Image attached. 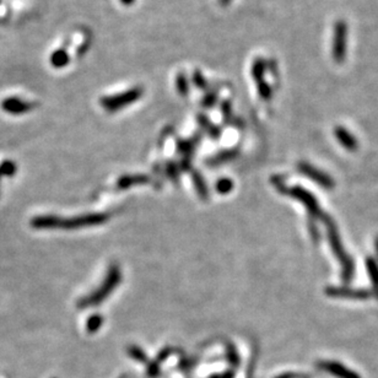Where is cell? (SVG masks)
<instances>
[{
    "label": "cell",
    "mask_w": 378,
    "mask_h": 378,
    "mask_svg": "<svg viewBox=\"0 0 378 378\" xmlns=\"http://www.w3.org/2000/svg\"><path fill=\"white\" fill-rule=\"evenodd\" d=\"M323 221H324L325 226H327L328 240H329V245L330 247H332L333 253L335 254L338 261H339L340 264H341L342 281H344L345 284H349L354 276L355 264H354L353 258L345 252L344 247H342L341 240H340V236L339 233H338V230L337 227H335L334 223L332 221V219L325 215V216L323 217Z\"/></svg>",
    "instance_id": "cell-1"
},
{
    "label": "cell",
    "mask_w": 378,
    "mask_h": 378,
    "mask_svg": "<svg viewBox=\"0 0 378 378\" xmlns=\"http://www.w3.org/2000/svg\"><path fill=\"white\" fill-rule=\"evenodd\" d=\"M122 280V273H120V269L117 264H112V265L108 268V273L106 275L105 280H103L102 285L97 287L96 291H94L92 294H90L89 296H86L85 299H82L81 301L77 303V306L80 308H86L90 306H96V304H100L101 302L105 301L113 291L117 287L118 284Z\"/></svg>",
    "instance_id": "cell-2"
},
{
    "label": "cell",
    "mask_w": 378,
    "mask_h": 378,
    "mask_svg": "<svg viewBox=\"0 0 378 378\" xmlns=\"http://www.w3.org/2000/svg\"><path fill=\"white\" fill-rule=\"evenodd\" d=\"M273 183L275 184L278 190H280L281 193H285V194H289L290 197L295 198L299 202H301L304 207L308 210L309 215L312 217H324L325 215L323 214L322 210H321L320 204H318L317 199L313 197L309 192H307L306 189H303L302 187H291V188H286L281 182L273 181Z\"/></svg>",
    "instance_id": "cell-3"
},
{
    "label": "cell",
    "mask_w": 378,
    "mask_h": 378,
    "mask_svg": "<svg viewBox=\"0 0 378 378\" xmlns=\"http://www.w3.org/2000/svg\"><path fill=\"white\" fill-rule=\"evenodd\" d=\"M141 96H143V90L140 87H134V89L128 90V91L123 92V94L103 97L101 100V105L106 110L110 111V112H114V111L119 110V108H124L125 106L132 105L136 100H139Z\"/></svg>",
    "instance_id": "cell-4"
},
{
    "label": "cell",
    "mask_w": 378,
    "mask_h": 378,
    "mask_svg": "<svg viewBox=\"0 0 378 378\" xmlns=\"http://www.w3.org/2000/svg\"><path fill=\"white\" fill-rule=\"evenodd\" d=\"M107 220V214H85L75 217H70V219H63V217H61L59 228L76 230V228L101 225V224H105Z\"/></svg>",
    "instance_id": "cell-5"
},
{
    "label": "cell",
    "mask_w": 378,
    "mask_h": 378,
    "mask_svg": "<svg viewBox=\"0 0 378 378\" xmlns=\"http://www.w3.org/2000/svg\"><path fill=\"white\" fill-rule=\"evenodd\" d=\"M346 42H348V26L344 21H338L334 28V39H333V57L338 63H341L345 59Z\"/></svg>",
    "instance_id": "cell-6"
},
{
    "label": "cell",
    "mask_w": 378,
    "mask_h": 378,
    "mask_svg": "<svg viewBox=\"0 0 378 378\" xmlns=\"http://www.w3.org/2000/svg\"><path fill=\"white\" fill-rule=\"evenodd\" d=\"M299 170L302 174H304L306 177L311 178L312 181L316 182L317 184H320L323 188L330 189L334 187V181L330 176H328L327 173L322 172L321 170L316 169V167L311 166L309 164L306 162H300L299 164Z\"/></svg>",
    "instance_id": "cell-7"
},
{
    "label": "cell",
    "mask_w": 378,
    "mask_h": 378,
    "mask_svg": "<svg viewBox=\"0 0 378 378\" xmlns=\"http://www.w3.org/2000/svg\"><path fill=\"white\" fill-rule=\"evenodd\" d=\"M0 107H1L3 111H5L6 113H9V114L19 115L30 112L34 108V103L22 100L20 97H8L4 101H1Z\"/></svg>",
    "instance_id": "cell-8"
},
{
    "label": "cell",
    "mask_w": 378,
    "mask_h": 378,
    "mask_svg": "<svg viewBox=\"0 0 378 378\" xmlns=\"http://www.w3.org/2000/svg\"><path fill=\"white\" fill-rule=\"evenodd\" d=\"M325 294L332 297H346L353 300H368L371 292L366 289H350V287L330 286L325 290Z\"/></svg>",
    "instance_id": "cell-9"
},
{
    "label": "cell",
    "mask_w": 378,
    "mask_h": 378,
    "mask_svg": "<svg viewBox=\"0 0 378 378\" xmlns=\"http://www.w3.org/2000/svg\"><path fill=\"white\" fill-rule=\"evenodd\" d=\"M61 217L56 215H39L31 220V226L38 230H51V228H59Z\"/></svg>",
    "instance_id": "cell-10"
},
{
    "label": "cell",
    "mask_w": 378,
    "mask_h": 378,
    "mask_svg": "<svg viewBox=\"0 0 378 378\" xmlns=\"http://www.w3.org/2000/svg\"><path fill=\"white\" fill-rule=\"evenodd\" d=\"M334 135L345 149L354 151L358 148V141H356V139L354 138L346 129L342 128V127H338V128L334 129Z\"/></svg>",
    "instance_id": "cell-11"
},
{
    "label": "cell",
    "mask_w": 378,
    "mask_h": 378,
    "mask_svg": "<svg viewBox=\"0 0 378 378\" xmlns=\"http://www.w3.org/2000/svg\"><path fill=\"white\" fill-rule=\"evenodd\" d=\"M366 269H367V273L370 275L371 284H372L373 292L377 296L378 299V263L376 262L375 258L372 257H368L365 262Z\"/></svg>",
    "instance_id": "cell-12"
},
{
    "label": "cell",
    "mask_w": 378,
    "mask_h": 378,
    "mask_svg": "<svg viewBox=\"0 0 378 378\" xmlns=\"http://www.w3.org/2000/svg\"><path fill=\"white\" fill-rule=\"evenodd\" d=\"M149 178L144 174H134V176H124L118 181V188H128V187L134 186V184H144L148 183Z\"/></svg>",
    "instance_id": "cell-13"
},
{
    "label": "cell",
    "mask_w": 378,
    "mask_h": 378,
    "mask_svg": "<svg viewBox=\"0 0 378 378\" xmlns=\"http://www.w3.org/2000/svg\"><path fill=\"white\" fill-rule=\"evenodd\" d=\"M51 64L54 68H64L69 64V56L64 49H57L51 56Z\"/></svg>",
    "instance_id": "cell-14"
},
{
    "label": "cell",
    "mask_w": 378,
    "mask_h": 378,
    "mask_svg": "<svg viewBox=\"0 0 378 378\" xmlns=\"http://www.w3.org/2000/svg\"><path fill=\"white\" fill-rule=\"evenodd\" d=\"M193 183H194L198 194H199L203 199L207 200L209 192H208L207 184H205L204 179H203V177L200 176V173H198V172H193Z\"/></svg>",
    "instance_id": "cell-15"
},
{
    "label": "cell",
    "mask_w": 378,
    "mask_h": 378,
    "mask_svg": "<svg viewBox=\"0 0 378 378\" xmlns=\"http://www.w3.org/2000/svg\"><path fill=\"white\" fill-rule=\"evenodd\" d=\"M103 323V317L100 314H94L87 320L86 330L87 333H96L101 328Z\"/></svg>",
    "instance_id": "cell-16"
},
{
    "label": "cell",
    "mask_w": 378,
    "mask_h": 378,
    "mask_svg": "<svg viewBox=\"0 0 378 378\" xmlns=\"http://www.w3.org/2000/svg\"><path fill=\"white\" fill-rule=\"evenodd\" d=\"M264 68H265V65H264V61L262 60V59H258V60L254 61L253 67H252V76L254 77L257 84H259V82L262 81V79H263Z\"/></svg>",
    "instance_id": "cell-17"
},
{
    "label": "cell",
    "mask_w": 378,
    "mask_h": 378,
    "mask_svg": "<svg viewBox=\"0 0 378 378\" xmlns=\"http://www.w3.org/2000/svg\"><path fill=\"white\" fill-rule=\"evenodd\" d=\"M215 188H216L217 193H220V194H227V193L232 190L233 182L230 178H221L220 181H217Z\"/></svg>",
    "instance_id": "cell-18"
},
{
    "label": "cell",
    "mask_w": 378,
    "mask_h": 378,
    "mask_svg": "<svg viewBox=\"0 0 378 378\" xmlns=\"http://www.w3.org/2000/svg\"><path fill=\"white\" fill-rule=\"evenodd\" d=\"M16 164L13 161H4L3 164L0 165V177H10L14 176L16 173Z\"/></svg>",
    "instance_id": "cell-19"
},
{
    "label": "cell",
    "mask_w": 378,
    "mask_h": 378,
    "mask_svg": "<svg viewBox=\"0 0 378 378\" xmlns=\"http://www.w3.org/2000/svg\"><path fill=\"white\" fill-rule=\"evenodd\" d=\"M128 354L134 359V360L139 361V362H146L148 361V358H146V354L141 350L139 346H129L128 348Z\"/></svg>",
    "instance_id": "cell-20"
},
{
    "label": "cell",
    "mask_w": 378,
    "mask_h": 378,
    "mask_svg": "<svg viewBox=\"0 0 378 378\" xmlns=\"http://www.w3.org/2000/svg\"><path fill=\"white\" fill-rule=\"evenodd\" d=\"M177 90H178V92L181 94H183V96H186L187 94H188V82H187V79L184 75H178L177 76Z\"/></svg>",
    "instance_id": "cell-21"
},
{
    "label": "cell",
    "mask_w": 378,
    "mask_h": 378,
    "mask_svg": "<svg viewBox=\"0 0 378 378\" xmlns=\"http://www.w3.org/2000/svg\"><path fill=\"white\" fill-rule=\"evenodd\" d=\"M258 87H259V94H261L262 98H264V100H269V98L271 97V90L268 84L261 81L258 84Z\"/></svg>",
    "instance_id": "cell-22"
},
{
    "label": "cell",
    "mask_w": 378,
    "mask_h": 378,
    "mask_svg": "<svg viewBox=\"0 0 378 378\" xmlns=\"http://www.w3.org/2000/svg\"><path fill=\"white\" fill-rule=\"evenodd\" d=\"M235 156H236V151H226V152L221 153V155H217L214 159V162H212V164H219V162L227 161V160L232 159V157H235Z\"/></svg>",
    "instance_id": "cell-23"
},
{
    "label": "cell",
    "mask_w": 378,
    "mask_h": 378,
    "mask_svg": "<svg viewBox=\"0 0 378 378\" xmlns=\"http://www.w3.org/2000/svg\"><path fill=\"white\" fill-rule=\"evenodd\" d=\"M199 119L202 120V122H200V124H202L203 127H204V128H207L208 131H209V133L211 134V136H214V138H216V136H219V135H220V132L217 131L216 128H215L214 125L210 124V123L208 122V120H205L203 117H199Z\"/></svg>",
    "instance_id": "cell-24"
},
{
    "label": "cell",
    "mask_w": 378,
    "mask_h": 378,
    "mask_svg": "<svg viewBox=\"0 0 378 378\" xmlns=\"http://www.w3.org/2000/svg\"><path fill=\"white\" fill-rule=\"evenodd\" d=\"M227 356H228L227 359L230 360V362L232 363V365H237V363H240V359H238L237 353H236L235 348H233L232 345L227 346Z\"/></svg>",
    "instance_id": "cell-25"
},
{
    "label": "cell",
    "mask_w": 378,
    "mask_h": 378,
    "mask_svg": "<svg viewBox=\"0 0 378 378\" xmlns=\"http://www.w3.org/2000/svg\"><path fill=\"white\" fill-rule=\"evenodd\" d=\"M167 173H169V176H171L172 178L176 179L177 178V174H178V171H177V166L174 164H170L169 166H167Z\"/></svg>",
    "instance_id": "cell-26"
},
{
    "label": "cell",
    "mask_w": 378,
    "mask_h": 378,
    "mask_svg": "<svg viewBox=\"0 0 378 378\" xmlns=\"http://www.w3.org/2000/svg\"><path fill=\"white\" fill-rule=\"evenodd\" d=\"M179 149H181L183 152H189V151L193 150V143L192 141H186V143L179 144Z\"/></svg>",
    "instance_id": "cell-27"
},
{
    "label": "cell",
    "mask_w": 378,
    "mask_h": 378,
    "mask_svg": "<svg viewBox=\"0 0 378 378\" xmlns=\"http://www.w3.org/2000/svg\"><path fill=\"white\" fill-rule=\"evenodd\" d=\"M194 81H195V85H197V86L204 87V85H205L204 79H203L202 74H199V73H198V72L195 73V75H194Z\"/></svg>",
    "instance_id": "cell-28"
},
{
    "label": "cell",
    "mask_w": 378,
    "mask_h": 378,
    "mask_svg": "<svg viewBox=\"0 0 378 378\" xmlns=\"http://www.w3.org/2000/svg\"><path fill=\"white\" fill-rule=\"evenodd\" d=\"M232 377H233V372H226V373H224V375L214 376L212 378H232Z\"/></svg>",
    "instance_id": "cell-29"
},
{
    "label": "cell",
    "mask_w": 378,
    "mask_h": 378,
    "mask_svg": "<svg viewBox=\"0 0 378 378\" xmlns=\"http://www.w3.org/2000/svg\"><path fill=\"white\" fill-rule=\"evenodd\" d=\"M120 1H122V3L124 4V5H132L134 0H120Z\"/></svg>",
    "instance_id": "cell-30"
},
{
    "label": "cell",
    "mask_w": 378,
    "mask_h": 378,
    "mask_svg": "<svg viewBox=\"0 0 378 378\" xmlns=\"http://www.w3.org/2000/svg\"><path fill=\"white\" fill-rule=\"evenodd\" d=\"M230 1L231 0H220V4H221V5H227Z\"/></svg>",
    "instance_id": "cell-31"
},
{
    "label": "cell",
    "mask_w": 378,
    "mask_h": 378,
    "mask_svg": "<svg viewBox=\"0 0 378 378\" xmlns=\"http://www.w3.org/2000/svg\"><path fill=\"white\" fill-rule=\"evenodd\" d=\"M375 246H376V253H377V258H378V237H377V240H376Z\"/></svg>",
    "instance_id": "cell-32"
}]
</instances>
